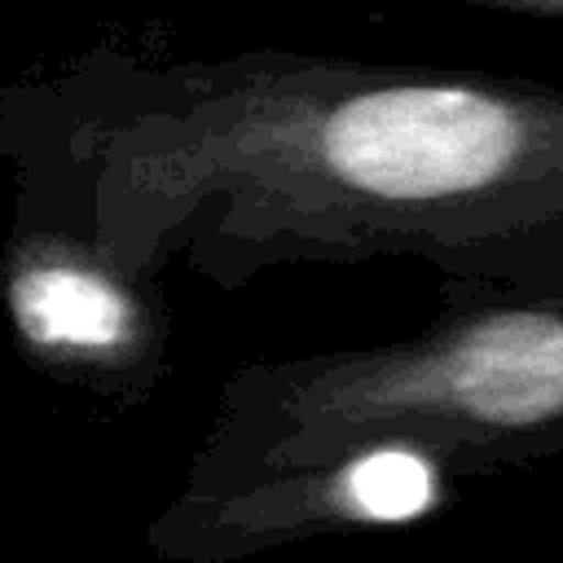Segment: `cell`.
I'll list each match as a JSON object with an SVG mask.
<instances>
[{
    "instance_id": "5b68a950",
    "label": "cell",
    "mask_w": 563,
    "mask_h": 563,
    "mask_svg": "<svg viewBox=\"0 0 563 563\" xmlns=\"http://www.w3.org/2000/svg\"><path fill=\"white\" fill-rule=\"evenodd\" d=\"M449 4H475V9H497V13L554 18V22H563V0H449Z\"/></svg>"
},
{
    "instance_id": "277c9868",
    "label": "cell",
    "mask_w": 563,
    "mask_h": 563,
    "mask_svg": "<svg viewBox=\"0 0 563 563\" xmlns=\"http://www.w3.org/2000/svg\"><path fill=\"white\" fill-rule=\"evenodd\" d=\"M449 493L453 479L422 453L369 444L211 493L176 488L150 519L145 550L163 563H246L312 537L418 523Z\"/></svg>"
},
{
    "instance_id": "3957f363",
    "label": "cell",
    "mask_w": 563,
    "mask_h": 563,
    "mask_svg": "<svg viewBox=\"0 0 563 563\" xmlns=\"http://www.w3.org/2000/svg\"><path fill=\"white\" fill-rule=\"evenodd\" d=\"M0 303L18 356L48 383L136 409L172 369L163 282L123 273L75 229L13 216L0 246Z\"/></svg>"
},
{
    "instance_id": "6da1fadb",
    "label": "cell",
    "mask_w": 563,
    "mask_h": 563,
    "mask_svg": "<svg viewBox=\"0 0 563 563\" xmlns=\"http://www.w3.org/2000/svg\"><path fill=\"white\" fill-rule=\"evenodd\" d=\"M13 216L123 273L220 290L268 268L418 260L435 286L563 295V84L303 48H92L0 88Z\"/></svg>"
},
{
    "instance_id": "7a4b0ae2",
    "label": "cell",
    "mask_w": 563,
    "mask_h": 563,
    "mask_svg": "<svg viewBox=\"0 0 563 563\" xmlns=\"http://www.w3.org/2000/svg\"><path fill=\"white\" fill-rule=\"evenodd\" d=\"M405 339L242 361L216 391L185 493L317 466L369 444L413 449L453 484L563 453V295L435 286Z\"/></svg>"
}]
</instances>
